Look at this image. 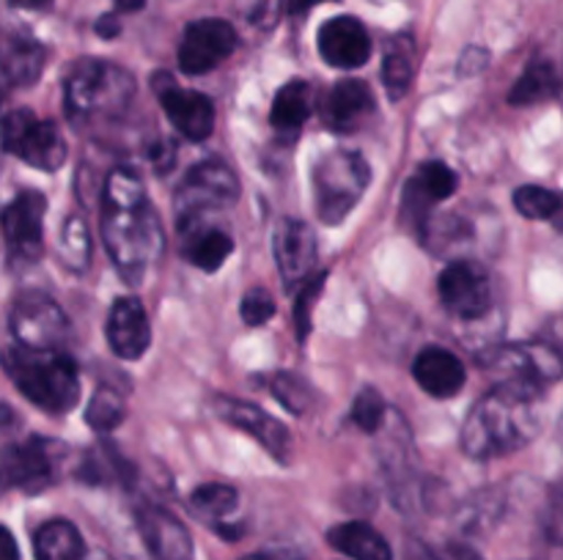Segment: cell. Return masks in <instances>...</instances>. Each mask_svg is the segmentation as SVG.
<instances>
[{
    "label": "cell",
    "mask_w": 563,
    "mask_h": 560,
    "mask_svg": "<svg viewBox=\"0 0 563 560\" xmlns=\"http://www.w3.org/2000/svg\"><path fill=\"white\" fill-rule=\"evenodd\" d=\"M102 239L115 269L130 283H141L163 256L165 231L148 203L143 179L132 168H113L102 187Z\"/></svg>",
    "instance_id": "obj_1"
},
{
    "label": "cell",
    "mask_w": 563,
    "mask_h": 560,
    "mask_svg": "<svg viewBox=\"0 0 563 560\" xmlns=\"http://www.w3.org/2000/svg\"><path fill=\"white\" fill-rule=\"evenodd\" d=\"M542 390L517 382H498L467 415L462 426V450L471 459L509 456L539 434Z\"/></svg>",
    "instance_id": "obj_2"
},
{
    "label": "cell",
    "mask_w": 563,
    "mask_h": 560,
    "mask_svg": "<svg viewBox=\"0 0 563 560\" xmlns=\"http://www.w3.org/2000/svg\"><path fill=\"white\" fill-rule=\"evenodd\" d=\"M0 366L31 404L55 415L69 412L80 399V373L66 351L14 344L0 351Z\"/></svg>",
    "instance_id": "obj_3"
},
{
    "label": "cell",
    "mask_w": 563,
    "mask_h": 560,
    "mask_svg": "<svg viewBox=\"0 0 563 560\" xmlns=\"http://www.w3.org/2000/svg\"><path fill=\"white\" fill-rule=\"evenodd\" d=\"M135 97V80L124 66L110 60L82 58L69 69L64 82L66 113L71 121L115 119L130 108Z\"/></svg>",
    "instance_id": "obj_4"
},
{
    "label": "cell",
    "mask_w": 563,
    "mask_h": 560,
    "mask_svg": "<svg viewBox=\"0 0 563 560\" xmlns=\"http://www.w3.org/2000/svg\"><path fill=\"white\" fill-rule=\"evenodd\" d=\"M372 168L355 152H333L313 168V198L319 217L328 225L341 223L366 192Z\"/></svg>",
    "instance_id": "obj_5"
},
{
    "label": "cell",
    "mask_w": 563,
    "mask_h": 560,
    "mask_svg": "<svg viewBox=\"0 0 563 560\" xmlns=\"http://www.w3.org/2000/svg\"><path fill=\"white\" fill-rule=\"evenodd\" d=\"M0 146L38 170H58L66 159V141L53 121H42L31 110H11L0 121Z\"/></svg>",
    "instance_id": "obj_6"
},
{
    "label": "cell",
    "mask_w": 563,
    "mask_h": 560,
    "mask_svg": "<svg viewBox=\"0 0 563 560\" xmlns=\"http://www.w3.org/2000/svg\"><path fill=\"white\" fill-rule=\"evenodd\" d=\"M236 198H240V181L231 173L229 165L207 159L185 176V181L176 190L174 209L179 225L198 223V220L207 217V212L231 206Z\"/></svg>",
    "instance_id": "obj_7"
},
{
    "label": "cell",
    "mask_w": 563,
    "mask_h": 560,
    "mask_svg": "<svg viewBox=\"0 0 563 560\" xmlns=\"http://www.w3.org/2000/svg\"><path fill=\"white\" fill-rule=\"evenodd\" d=\"M60 461V445L31 437L11 443L0 450V494L3 492H42L55 483Z\"/></svg>",
    "instance_id": "obj_8"
},
{
    "label": "cell",
    "mask_w": 563,
    "mask_h": 560,
    "mask_svg": "<svg viewBox=\"0 0 563 560\" xmlns=\"http://www.w3.org/2000/svg\"><path fill=\"white\" fill-rule=\"evenodd\" d=\"M484 366L498 373V382H517L544 390L563 377V355L553 344L498 346L482 357Z\"/></svg>",
    "instance_id": "obj_9"
},
{
    "label": "cell",
    "mask_w": 563,
    "mask_h": 560,
    "mask_svg": "<svg viewBox=\"0 0 563 560\" xmlns=\"http://www.w3.org/2000/svg\"><path fill=\"white\" fill-rule=\"evenodd\" d=\"M11 335L27 349H58L69 333V318L58 302L47 294H22L11 307Z\"/></svg>",
    "instance_id": "obj_10"
},
{
    "label": "cell",
    "mask_w": 563,
    "mask_h": 560,
    "mask_svg": "<svg viewBox=\"0 0 563 560\" xmlns=\"http://www.w3.org/2000/svg\"><path fill=\"white\" fill-rule=\"evenodd\" d=\"M44 212L47 201L38 192H22L0 214V228H3L5 247H9L11 261L33 264L38 261L44 247Z\"/></svg>",
    "instance_id": "obj_11"
},
{
    "label": "cell",
    "mask_w": 563,
    "mask_h": 560,
    "mask_svg": "<svg viewBox=\"0 0 563 560\" xmlns=\"http://www.w3.org/2000/svg\"><path fill=\"white\" fill-rule=\"evenodd\" d=\"M438 291L443 305L454 316L482 318L493 307V283L482 264L476 261H454L440 272Z\"/></svg>",
    "instance_id": "obj_12"
},
{
    "label": "cell",
    "mask_w": 563,
    "mask_h": 560,
    "mask_svg": "<svg viewBox=\"0 0 563 560\" xmlns=\"http://www.w3.org/2000/svg\"><path fill=\"white\" fill-rule=\"evenodd\" d=\"M236 31L225 20L190 22L179 44V69L185 75H207L236 49Z\"/></svg>",
    "instance_id": "obj_13"
},
{
    "label": "cell",
    "mask_w": 563,
    "mask_h": 560,
    "mask_svg": "<svg viewBox=\"0 0 563 560\" xmlns=\"http://www.w3.org/2000/svg\"><path fill=\"white\" fill-rule=\"evenodd\" d=\"M456 179L454 170L445 163H423L416 173L410 176V181L405 184V195H401V223L412 231V234H423V225L429 220V209L434 203L445 201L456 192Z\"/></svg>",
    "instance_id": "obj_14"
},
{
    "label": "cell",
    "mask_w": 563,
    "mask_h": 560,
    "mask_svg": "<svg viewBox=\"0 0 563 560\" xmlns=\"http://www.w3.org/2000/svg\"><path fill=\"white\" fill-rule=\"evenodd\" d=\"M273 253L286 289H297L311 280V269L317 264V236L311 225L295 217L280 220L273 236Z\"/></svg>",
    "instance_id": "obj_15"
},
{
    "label": "cell",
    "mask_w": 563,
    "mask_h": 560,
    "mask_svg": "<svg viewBox=\"0 0 563 560\" xmlns=\"http://www.w3.org/2000/svg\"><path fill=\"white\" fill-rule=\"evenodd\" d=\"M214 415L223 417L229 426L242 428V432L251 434L256 443H262V448L267 450L269 456H275L278 461H289L291 456V434L289 428L280 421H275L269 412H264L262 406L247 404V401L240 399H214Z\"/></svg>",
    "instance_id": "obj_16"
},
{
    "label": "cell",
    "mask_w": 563,
    "mask_h": 560,
    "mask_svg": "<svg viewBox=\"0 0 563 560\" xmlns=\"http://www.w3.org/2000/svg\"><path fill=\"white\" fill-rule=\"evenodd\" d=\"M154 86H157L165 115H168L170 124H174L187 141H203V137L212 135L214 104L207 93L187 91V88L174 86L165 75H159Z\"/></svg>",
    "instance_id": "obj_17"
},
{
    "label": "cell",
    "mask_w": 563,
    "mask_h": 560,
    "mask_svg": "<svg viewBox=\"0 0 563 560\" xmlns=\"http://www.w3.org/2000/svg\"><path fill=\"white\" fill-rule=\"evenodd\" d=\"M319 53L335 69H357L372 55V36L355 16H333L319 27Z\"/></svg>",
    "instance_id": "obj_18"
},
{
    "label": "cell",
    "mask_w": 563,
    "mask_h": 560,
    "mask_svg": "<svg viewBox=\"0 0 563 560\" xmlns=\"http://www.w3.org/2000/svg\"><path fill=\"white\" fill-rule=\"evenodd\" d=\"M110 340V349L121 360H137L146 355L152 344V327H148L146 307L135 296H121L113 302L108 313V327H104Z\"/></svg>",
    "instance_id": "obj_19"
},
{
    "label": "cell",
    "mask_w": 563,
    "mask_h": 560,
    "mask_svg": "<svg viewBox=\"0 0 563 560\" xmlns=\"http://www.w3.org/2000/svg\"><path fill=\"white\" fill-rule=\"evenodd\" d=\"M137 530L157 560H192V538L187 527L157 505L137 508Z\"/></svg>",
    "instance_id": "obj_20"
},
{
    "label": "cell",
    "mask_w": 563,
    "mask_h": 560,
    "mask_svg": "<svg viewBox=\"0 0 563 560\" xmlns=\"http://www.w3.org/2000/svg\"><path fill=\"white\" fill-rule=\"evenodd\" d=\"M374 110V93L363 80L346 77L339 80L322 102V121L333 132H355L361 130L363 121L372 115Z\"/></svg>",
    "instance_id": "obj_21"
},
{
    "label": "cell",
    "mask_w": 563,
    "mask_h": 560,
    "mask_svg": "<svg viewBox=\"0 0 563 560\" xmlns=\"http://www.w3.org/2000/svg\"><path fill=\"white\" fill-rule=\"evenodd\" d=\"M47 60V49L22 27H0V75L14 86L38 80Z\"/></svg>",
    "instance_id": "obj_22"
},
{
    "label": "cell",
    "mask_w": 563,
    "mask_h": 560,
    "mask_svg": "<svg viewBox=\"0 0 563 560\" xmlns=\"http://www.w3.org/2000/svg\"><path fill=\"white\" fill-rule=\"evenodd\" d=\"M412 377L434 399H451L465 384V366L454 351L427 346L412 362Z\"/></svg>",
    "instance_id": "obj_23"
},
{
    "label": "cell",
    "mask_w": 563,
    "mask_h": 560,
    "mask_svg": "<svg viewBox=\"0 0 563 560\" xmlns=\"http://www.w3.org/2000/svg\"><path fill=\"white\" fill-rule=\"evenodd\" d=\"M181 234H185V256L187 261L196 264L203 272H218L225 264V258L234 250V242L225 231L212 228V225H203V220L198 223H185L179 225Z\"/></svg>",
    "instance_id": "obj_24"
},
{
    "label": "cell",
    "mask_w": 563,
    "mask_h": 560,
    "mask_svg": "<svg viewBox=\"0 0 563 560\" xmlns=\"http://www.w3.org/2000/svg\"><path fill=\"white\" fill-rule=\"evenodd\" d=\"M330 547L352 560H394L388 541L366 522H344L328 533Z\"/></svg>",
    "instance_id": "obj_25"
},
{
    "label": "cell",
    "mask_w": 563,
    "mask_h": 560,
    "mask_svg": "<svg viewBox=\"0 0 563 560\" xmlns=\"http://www.w3.org/2000/svg\"><path fill=\"white\" fill-rule=\"evenodd\" d=\"M33 555L36 560H82L86 541L71 522L49 519L33 533Z\"/></svg>",
    "instance_id": "obj_26"
},
{
    "label": "cell",
    "mask_w": 563,
    "mask_h": 560,
    "mask_svg": "<svg viewBox=\"0 0 563 560\" xmlns=\"http://www.w3.org/2000/svg\"><path fill=\"white\" fill-rule=\"evenodd\" d=\"M313 104V88L306 80H291L275 93L273 110H269V121L278 132H297L306 119L311 115Z\"/></svg>",
    "instance_id": "obj_27"
},
{
    "label": "cell",
    "mask_w": 563,
    "mask_h": 560,
    "mask_svg": "<svg viewBox=\"0 0 563 560\" xmlns=\"http://www.w3.org/2000/svg\"><path fill=\"white\" fill-rule=\"evenodd\" d=\"M563 88V80L550 60H533L526 71L520 75V80L515 82V88L509 91V102L517 108H526V104H539L548 102V99L559 97Z\"/></svg>",
    "instance_id": "obj_28"
},
{
    "label": "cell",
    "mask_w": 563,
    "mask_h": 560,
    "mask_svg": "<svg viewBox=\"0 0 563 560\" xmlns=\"http://www.w3.org/2000/svg\"><path fill=\"white\" fill-rule=\"evenodd\" d=\"M412 75H416V42H412V36L401 33V36L390 38L388 49H385L383 80L385 88H388V97H405L412 82Z\"/></svg>",
    "instance_id": "obj_29"
},
{
    "label": "cell",
    "mask_w": 563,
    "mask_h": 560,
    "mask_svg": "<svg viewBox=\"0 0 563 560\" xmlns=\"http://www.w3.org/2000/svg\"><path fill=\"white\" fill-rule=\"evenodd\" d=\"M60 261L71 269V272H82L91 261V236H88V225L80 214H69L60 228Z\"/></svg>",
    "instance_id": "obj_30"
},
{
    "label": "cell",
    "mask_w": 563,
    "mask_h": 560,
    "mask_svg": "<svg viewBox=\"0 0 563 560\" xmlns=\"http://www.w3.org/2000/svg\"><path fill=\"white\" fill-rule=\"evenodd\" d=\"M236 492L225 483H203L190 494V505L198 516L209 522H220L236 508Z\"/></svg>",
    "instance_id": "obj_31"
},
{
    "label": "cell",
    "mask_w": 563,
    "mask_h": 560,
    "mask_svg": "<svg viewBox=\"0 0 563 560\" xmlns=\"http://www.w3.org/2000/svg\"><path fill=\"white\" fill-rule=\"evenodd\" d=\"M515 206H517V212L522 214V217L550 220V223H553L555 214H559L561 206H563V195H559V192H553V190H548V187L526 184V187H517Z\"/></svg>",
    "instance_id": "obj_32"
},
{
    "label": "cell",
    "mask_w": 563,
    "mask_h": 560,
    "mask_svg": "<svg viewBox=\"0 0 563 560\" xmlns=\"http://www.w3.org/2000/svg\"><path fill=\"white\" fill-rule=\"evenodd\" d=\"M126 417V404L115 390L99 388L97 393L91 395L86 410L88 426L97 428V432H113L121 421Z\"/></svg>",
    "instance_id": "obj_33"
},
{
    "label": "cell",
    "mask_w": 563,
    "mask_h": 560,
    "mask_svg": "<svg viewBox=\"0 0 563 560\" xmlns=\"http://www.w3.org/2000/svg\"><path fill=\"white\" fill-rule=\"evenodd\" d=\"M385 415H388V406H385L379 390L363 388L361 393H357L355 404H352V421H355V426H361L363 432L374 434L379 432V426H383Z\"/></svg>",
    "instance_id": "obj_34"
},
{
    "label": "cell",
    "mask_w": 563,
    "mask_h": 560,
    "mask_svg": "<svg viewBox=\"0 0 563 560\" xmlns=\"http://www.w3.org/2000/svg\"><path fill=\"white\" fill-rule=\"evenodd\" d=\"M240 313L242 318H245V324H251V327H262V324H267L275 313L273 294H269L267 289L247 291L245 300H242L240 305Z\"/></svg>",
    "instance_id": "obj_35"
},
{
    "label": "cell",
    "mask_w": 563,
    "mask_h": 560,
    "mask_svg": "<svg viewBox=\"0 0 563 560\" xmlns=\"http://www.w3.org/2000/svg\"><path fill=\"white\" fill-rule=\"evenodd\" d=\"M322 285H324V275H313V278L302 285L300 300H297L295 305V322H297V335H300V340H306L308 329H311V311L313 305H317L319 294H322Z\"/></svg>",
    "instance_id": "obj_36"
},
{
    "label": "cell",
    "mask_w": 563,
    "mask_h": 560,
    "mask_svg": "<svg viewBox=\"0 0 563 560\" xmlns=\"http://www.w3.org/2000/svg\"><path fill=\"white\" fill-rule=\"evenodd\" d=\"M273 393L275 399H278L286 410L295 412V415H302V412H306L308 406L306 388H302L295 377H289V373H278V377L273 379Z\"/></svg>",
    "instance_id": "obj_37"
},
{
    "label": "cell",
    "mask_w": 563,
    "mask_h": 560,
    "mask_svg": "<svg viewBox=\"0 0 563 560\" xmlns=\"http://www.w3.org/2000/svg\"><path fill=\"white\" fill-rule=\"evenodd\" d=\"M247 22L256 27H273L284 11V0H240Z\"/></svg>",
    "instance_id": "obj_38"
},
{
    "label": "cell",
    "mask_w": 563,
    "mask_h": 560,
    "mask_svg": "<svg viewBox=\"0 0 563 560\" xmlns=\"http://www.w3.org/2000/svg\"><path fill=\"white\" fill-rule=\"evenodd\" d=\"M548 527H550V536H553L555 541L563 544V486L553 500V511H550V525Z\"/></svg>",
    "instance_id": "obj_39"
},
{
    "label": "cell",
    "mask_w": 563,
    "mask_h": 560,
    "mask_svg": "<svg viewBox=\"0 0 563 560\" xmlns=\"http://www.w3.org/2000/svg\"><path fill=\"white\" fill-rule=\"evenodd\" d=\"M0 560H20V547H16L9 527L3 525H0Z\"/></svg>",
    "instance_id": "obj_40"
},
{
    "label": "cell",
    "mask_w": 563,
    "mask_h": 560,
    "mask_svg": "<svg viewBox=\"0 0 563 560\" xmlns=\"http://www.w3.org/2000/svg\"><path fill=\"white\" fill-rule=\"evenodd\" d=\"M119 20H115L113 14H104V16H99V22H97V33L99 36H104V38H113V36H119Z\"/></svg>",
    "instance_id": "obj_41"
},
{
    "label": "cell",
    "mask_w": 563,
    "mask_h": 560,
    "mask_svg": "<svg viewBox=\"0 0 563 560\" xmlns=\"http://www.w3.org/2000/svg\"><path fill=\"white\" fill-rule=\"evenodd\" d=\"M319 3H328V0H286V11H289L291 16H300Z\"/></svg>",
    "instance_id": "obj_42"
},
{
    "label": "cell",
    "mask_w": 563,
    "mask_h": 560,
    "mask_svg": "<svg viewBox=\"0 0 563 560\" xmlns=\"http://www.w3.org/2000/svg\"><path fill=\"white\" fill-rule=\"evenodd\" d=\"M14 426H16L14 410H11V406H5V404H0V434L11 432Z\"/></svg>",
    "instance_id": "obj_43"
},
{
    "label": "cell",
    "mask_w": 563,
    "mask_h": 560,
    "mask_svg": "<svg viewBox=\"0 0 563 560\" xmlns=\"http://www.w3.org/2000/svg\"><path fill=\"white\" fill-rule=\"evenodd\" d=\"M550 333H553V346L563 355V316L555 318L553 327H550Z\"/></svg>",
    "instance_id": "obj_44"
},
{
    "label": "cell",
    "mask_w": 563,
    "mask_h": 560,
    "mask_svg": "<svg viewBox=\"0 0 563 560\" xmlns=\"http://www.w3.org/2000/svg\"><path fill=\"white\" fill-rule=\"evenodd\" d=\"M47 3H53V0H11V5H16V9H42Z\"/></svg>",
    "instance_id": "obj_45"
},
{
    "label": "cell",
    "mask_w": 563,
    "mask_h": 560,
    "mask_svg": "<svg viewBox=\"0 0 563 560\" xmlns=\"http://www.w3.org/2000/svg\"><path fill=\"white\" fill-rule=\"evenodd\" d=\"M121 11H141L146 5V0H115Z\"/></svg>",
    "instance_id": "obj_46"
},
{
    "label": "cell",
    "mask_w": 563,
    "mask_h": 560,
    "mask_svg": "<svg viewBox=\"0 0 563 560\" xmlns=\"http://www.w3.org/2000/svg\"><path fill=\"white\" fill-rule=\"evenodd\" d=\"M553 225H555V228H559V231H561V234H563V206H561V212H559V214H555Z\"/></svg>",
    "instance_id": "obj_47"
},
{
    "label": "cell",
    "mask_w": 563,
    "mask_h": 560,
    "mask_svg": "<svg viewBox=\"0 0 563 560\" xmlns=\"http://www.w3.org/2000/svg\"><path fill=\"white\" fill-rule=\"evenodd\" d=\"M245 560H280V558H269V555H251V558Z\"/></svg>",
    "instance_id": "obj_48"
},
{
    "label": "cell",
    "mask_w": 563,
    "mask_h": 560,
    "mask_svg": "<svg viewBox=\"0 0 563 560\" xmlns=\"http://www.w3.org/2000/svg\"><path fill=\"white\" fill-rule=\"evenodd\" d=\"M559 439H561V445H563V415H561V421H559Z\"/></svg>",
    "instance_id": "obj_49"
}]
</instances>
